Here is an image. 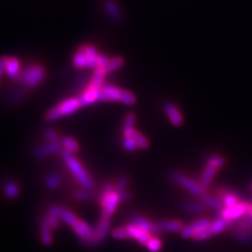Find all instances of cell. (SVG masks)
I'll use <instances>...</instances> for the list:
<instances>
[{
  "label": "cell",
  "instance_id": "6da1fadb",
  "mask_svg": "<svg viewBox=\"0 0 252 252\" xmlns=\"http://www.w3.org/2000/svg\"><path fill=\"white\" fill-rule=\"evenodd\" d=\"M61 158L64 161L65 164L68 165L73 175L75 176V177L81 186H82L84 189H88V190L94 187V182L91 179V176H88V174L83 168L82 164H81L77 158L74 157V154L72 152L65 150L61 151Z\"/></svg>",
  "mask_w": 252,
  "mask_h": 252
},
{
  "label": "cell",
  "instance_id": "7a4b0ae2",
  "mask_svg": "<svg viewBox=\"0 0 252 252\" xmlns=\"http://www.w3.org/2000/svg\"><path fill=\"white\" fill-rule=\"evenodd\" d=\"M136 100V96L130 92L121 90L112 84L104 83L100 88L99 101H120L126 105H133Z\"/></svg>",
  "mask_w": 252,
  "mask_h": 252
},
{
  "label": "cell",
  "instance_id": "3957f363",
  "mask_svg": "<svg viewBox=\"0 0 252 252\" xmlns=\"http://www.w3.org/2000/svg\"><path fill=\"white\" fill-rule=\"evenodd\" d=\"M82 104H81L80 98H71L62 101L60 104L50 109L49 112L46 114V120L47 121H56L60 119L63 116L72 115L75 113L77 109H79Z\"/></svg>",
  "mask_w": 252,
  "mask_h": 252
},
{
  "label": "cell",
  "instance_id": "277c9868",
  "mask_svg": "<svg viewBox=\"0 0 252 252\" xmlns=\"http://www.w3.org/2000/svg\"><path fill=\"white\" fill-rule=\"evenodd\" d=\"M46 76V70L42 65L33 64L25 68L20 73L17 79L18 82L22 85H25L27 88H32L38 85Z\"/></svg>",
  "mask_w": 252,
  "mask_h": 252
},
{
  "label": "cell",
  "instance_id": "5b68a950",
  "mask_svg": "<svg viewBox=\"0 0 252 252\" xmlns=\"http://www.w3.org/2000/svg\"><path fill=\"white\" fill-rule=\"evenodd\" d=\"M168 176H169L170 180H173L175 183L179 184L181 187H183L184 189H186L192 195L201 197L205 192V190L201 186V184L194 181L186 176H184L183 174L176 172V170H170V172L168 173Z\"/></svg>",
  "mask_w": 252,
  "mask_h": 252
},
{
  "label": "cell",
  "instance_id": "8992f818",
  "mask_svg": "<svg viewBox=\"0 0 252 252\" xmlns=\"http://www.w3.org/2000/svg\"><path fill=\"white\" fill-rule=\"evenodd\" d=\"M249 205H250L249 202L241 201L231 207H226V208L222 209L220 212V217L229 222L239 221L247 216L249 210Z\"/></svg>",
  "mask_w": 252,
  "mask_h": 252
},
{
  "label": "cell",
  "instance_id": "52a82bcc",
  "mask_svg": "<svg viewBox=\"0 0 252 252\" xmlns=\"http://www.w3.org/2000/svg\"><path fill=\"white\" fill-rule=\"evenodd\" d=\"M210 224H211V221L208 218L199 219L188 225H185L183 230L180 233L182 235V238L184 239H194L198 233L204 230V229L208 228Z\"/></svg>",
  "mask_w": 252,
  "mask_h": 252
},
{
  "label": "cell",
  "instance_id": "ba28073f",
  "mask_svg": "<svg viewBox=\"0 0 252 252\" xmlns=\"http://www.w3.org/2000/svg\"><path fill=\"white\" fill-rule=\"evenodd\" d=\"M184 227V223L179 220L157 222V223H153L151 233L158 234L161 232H181Z\"/></svg>",
  "mask_w": 252,
  "mask_h": 252
},
{
  "label": "cell",
  "instance_id": "9c48e42d",
  "mask_svg": "<svg viewBox=\"0 0 252 252\" xmlns=\"http://www.w3.org/2000/svg\"><path fill=\"white\" fill-rule=\"evenodd\" d=\"M74 231L76 232L78 238L87 245H95V229H92L85 222L78 221L77 223L73 226Z\"/></svg>",
  "mask_w": 252,
  "mask_h": 252
},
{
  "label": "cell",
  "instance_id": "30bf717a",
  "mask_svg": "<svg viewBox=\"0 0 252 252\" xmlns=\"http://www.w3.org/2000/svg\"><path fill=\"white\" fill-rule=\"evenodd\" d=\"M213 196L219 200L224 208H226V207H231L241 202L239 195H236V192L227 188H217L214 190Z\"/></svg>",
  "mask_w": 252,
  "mask_h": 252
},
{
  "label": "cell",
  "instance_id": "8fae6325",
  "mask_svg": "<svg viewBox=\"0 0 252 252\" xmlns=\"http://www.w3.org/2000/svg\"><path fill=\"white\" fill-rule=\"evenodd\" d=\"M163 109L168 117V119L173 125L175 126H181L184 122V118L182 113L180 112L179 107L175 105L172 102H165L163 105Z\"/></svg>",
  "mask_w": 252,
  "mask_h": 252
},
{
  "label": "cell",
  "instance_id": "7c38bea8",
  "mask_svg": "<svg viewBox=\"0 0 252 252\" xmlns=\"http://www.w3.org/2000/svg\"><path fill=\"white\" fill-rule=\"evenodd\" d=\"M110 225V217L102 216L99 220L97 226L95 228V245L102 243L105 240V238L108 234Z\"/></svg>",
  "mask_w": 252,
  "mask_h": 252
},
{
  "label": "cell",
  "instance_id": "4fadbf2b",
  "mask_svg": "<svg viewBox=\"0 0 252 252\" xmlns=\"http://www.w3.org/2000/svg\"><path fill=\"white\" fill-rule=\"evenodd\" d=\"M61 146V143H59L58 141L57 142H49L47 144L37 147L33 154L36 159H43L46 157H49L50 154H54L58 151H60Z\"/></svg>",
  "mask_w": 252,
  "mask_h": 252
},
{
  "label": "cell",
  "instance_id": "5bb4252c",
  "mask_svg": "<svg viewBox=\"0 0 252 252\" xmlns=\"http://www.w3.org/2000/svg\"><path fill=\"white\" fill-rule=\"evenodd\" d=\"M104 11L110 20L114 21L115 24H121L123 21V14L120 10V6L115 0H106L104 2Z\"/></svg>",
  "mask_w": 252,
  "mask_h": 252
},
{
  "label": "cell",
  "instance_id": "9a60e30c",
  "mask_svg": "<svg viewBox=\"0 0 252 252\" xmlns=\"http://www.w3.org/2000/svg\"><path fill=\"white\" fill-rule=\"evenodd\" d=\"M219 170L220 168L212 166L210 164H207L206 163L205 168L203 169V173L201 176V180H200V184H201V186L205 191L208 190V188L210 187V185L214 180V177H216L217 174L219 173Z\"/></svg>",
  "mask_w": 252,
  "mask_h": 252
},
{
  "label": "cell",
  "instance_id": "2e32d148",
  "mask_svg": "<svg viewBox=\"0 0 252 252\" xmlns=\"http://www.w3.org/2000/svg\"><path fill=\"white\" fill-rule=\"evenodd\" d=\"M129 234V239H135L142 245H146L147 242L151 239V233L142 230V229L136 226L135 224H129L126 227Z\"/></svg>",
  "mask_w": 252,
  "mask_h": 252
},
{
  "label": "cell",
  "instance_id": "e0dca14e",
  "mask_svg": "<svg viewBox=\"0 0 252 252\" xmlns=\"http://www.w3.org/2000/svg\"><path fill=\"white\" fill-rule=\"evenodd\" d=\"M200 200H201V202L206 206V208H209L212 211L220 213L221 210L224 208L223 205L221 204L219 200L213 195L209 194L208 191H205L204 194L200 197Z\"/></svg>",
  "mask_w": 252,
  "mask_h": 252
},
{
  "label": "cell",
  "instance_id": "ac0fdd59",
  "mask_svg": "<svg viewBox=\"0 0 252 252\" xmlns=\"http://www.w3.org/2000/svg\"><path fill=\"white\" fill-rule=\"evenodd\" d=\"M99 95H100V88H95L88 86L87 90L84 94L80 96V101L82 106L93 104V103L99 101Z\"/></svg>",
  "mask_w": 252,
  "mask_h": 252
},
{
  "label": "cell",
  "instance_id": "d6986e66",
  "mask_svg": "<svg viewBox=\"0 0 252 252\" xmlns=\"http://www.w3.org/2000/svg\"><path fill=\"white\" fill-rule=\"evenodd\" d=\"M20 62L16 57L7 58L5 65V74L11 79H18L20 75Z\"/></svg>",
  "mask_w": 252,
  "mask_h": 252
},
{
  "label": "cell",
  "instance_id": "ffe728a7",
  "mask_svg": "<svg viewBox=\"0 0 252 252\" xmlns=\"http://www.w3.org/2000/svg\"><path fill=\"white\" fill-rule=\"evenodd\" d=\"M120 202V198L119 195L117 192H113L112 195L109 196V198L106 200L105 204L103 205V211H102V216H106V217H110L112 214L115 212L118 204Z\"/></svg>",
  "mask_w": 252,
  "mask_h": 252
},
{
  "label": "cell",
  "instance_id": "44dd1931",
  "mask_svg": "<svg viewBox=\"0 0 252 252\" xmlns=\"http://www.w3.org/2000/svg\"><path fill=\"white\" fill-rule=\"evenodd\" d=\"M231 226H232V222H229L223 218L219 217L218 219L211 222L209 228L212 235H216V234L222 233L224 230H226L227 228H230Z\"/></svg>",
  "mask_w": 252,
  "mask_h": 252
},
{
  "label": "cell",
  "instance_id": "7402d4cb",
  "mask_svg": "<svg viewBox=\"0 0 252 252\" xmlns=\"http://www.w3.org/2000/svg\"><path fill=\"white\" fill-rule=\"evenodd\" d=\"M41 241L46 246H50L53 243L51 236V227L49 223L48 218H44L41 221Z\"/></svg>",
  "mask_w": 252,
  "mask_h": 252
},
{
  "label": "cell",
  "instance_id": "603a6c76",
  "mask_svg": "<svg viewBox=\"0 0 252 252\" xmlns=\"http://www.w3.org/2000/svg\"><path fill=\"white\" fill-rule=\"evenodd\" d=\"M107 71L105 68H99L97 70H95L94 75L92 77V80L88 86L91 87H95V88H101L102 85L104 84L103 83V80H104L105 76L107 75Z\"/></svg>",
  "mask_w": 252,
  "mask_h": 252
},
{
  "label": "cell",
  "instance_id": "cb8c5ba5",
  "mask_svg": "<svg viewBox=\"0 0 252 252\" xmlns=\"http://www.w3.org/2000/svg\"><path fill=\"white\" fill-rule=\"evenodd\" d=\"M73 63L78 69L86 68V64H87L86 55H85L84 50H82V48H81V47L77 50L75 55H74V57H73Z\"/></svg>",
  "mask_w": 252,
  "mask_h": 252
},
{
  "label": "cell",
  "instance_id": "d4e9b609",
  "mask_svg": "<svg viewBox=\"0 0 252 252\" xmlns=\"http://www.w3.org/2000/svg\"><path fill=\"white\" fill-rule=\"evenodd\" d=\"M183 209L185 212L191 213V214H197L201 213L206 209V206L200 201V202H188L183 206Z\"/></svg>",
  "mask_w": 252,
  "mask_h": 252
},
{
  "label": "cell",
  "instance_id": "484cf974",
  "mask_svg": "<svg viewBox=\"0 0 252 252\" xmlns=\"http://www.w3.org/2000/svg\"><path fill=\"white\" fill-rule=\"evenodd\" d=\"M132 224H135L136 226H138L139 228H141V229H142V230H144V231H147V232H150V233L152 232L153 223H151V222H150L147 219H145V218H143V217L137 216V217L133 218ZM151 234H152V233H151Z\"/></svg>",
  "mask_w": 252,
  "mask_h": 252
},
{
  "label": "cell",
  "instance_id": "4316f807",
  "mask_svg": "<svg viewBox=\"0 0 252 252\" xmlns=\"http://www.w3.org/2000/svg\"><path fill=\"white\" fill-rule=\"evenodd\" d=\"M61 145L64 147L65 151H69L70 152L74 153L79 151V144L76 140H74L71 137H63L61 138Z\"/></svg>",
  "mask_w": 252,
  "mask_h": 252
},
{
  "label": "cell",
  "instance_id": "83f0119b",
  "mask_svg": "<svg viewBox=\"0 0 252 252\" xmlns=\"http://www.w3.org/2000/svg\"><path fill=\"white\" fill-rule=\"evenodd\" d=\"M3 190H4L5 196H6L7 198H11V199L17 198V197L19 196V192H20L18 184H16L15 182H9V183H6V184L4 185Z\"/></svg>",
  "mask_w": 252,
  "mask_h": 252
},
{
  "label": "cell",
  "instance_id": "f1b7e54d",
  "mask_svg": "<svg viewBox=\"0 0 252 252\" xmlns=\"http://www.w3.org/2000/svg\"><path fill=\"white\" fill-rule=\"evenodd\" d=\"M60 220L63 221L65 224L71 225V226H74L79 221V219L76 217V214H74L72 211H70L69 209H65V208H62V210H61Z\"/></svg>",
  "mask_w": 252,
  "mask_h": 252
},
{
  "label": "cell",
  "instance_id": "f546056e",
  "mask_svg": "<svg viewBox=\"0 0 252 252\" xmlns=\"http://www.w3.org/2000/svg\"><path fill=\"white\" fill-rule=\"evenodd\" d=\"M207 164L216 166L218 168H223L226 165V159L221 154H211L206 160Z\"/></svg>",
  "mask_w": 252,
  "mask_h": 252
},
{
  "label": "cell",
  "instance_id": "4dcf8cb0",
  "mask_svg": "<svg viewBox=\"0 0 252 252\" xmlns=\"http://www.w3.org/2000/svg\"><path fill=\"white\" fill-rule=\"evenodd\" d=\"M124 65V59L122 57H113L110 58L108 64L105 66L107 73H112L114 71H117L118 69L122 68Z\"/></svg>",
  "mask_w": 252,
  "mask_h": 252
},
{
  "label": "cell",
  "instance_id": "1f68e13d",
  "mask_svg": "<svg viewBox=\"0 0 252 252\" xmlns=\"http://www.w3.org/2000/svg\"><path fill=\"white\" fill-rule=\"evenodd\" d=\"M131 138L136 141L138 148H141V150H147V148L150 147V142H148V140L144 136L141 135L140 132H138L136 129L133 130Z\"/></svg>",
  "mask_w": 252,
  "mask_h": 252
},
{
  "label": "cell",
  "instance_id": "d6a6232c",
  "mask_svg": "<svg viewBox=\"0 0 252 252\" xmlns=\"http://www.w3.org/2000/svg\"><path fill=\"white\" fill-rule=\"evenodd\" d=\"M115 191V185L113 183H108L105 185V187L103 188L102 190V194H101V197H100V200H99V204L101 206H103L105 204L106 200L109 198V196L113 194V192Z\"/></svg>",
  "mask_w": 252,
  "mask_h": 252
},
{
  "label": "cell",
  "instance_id": "836d02e7",
  "mask_svg": "<svg viewBox=\"0 0 252 252\" xmlns=\"http://www.w3.org/2000/svg\"><path fill=\"white\" fill-rule=\"evenodd\" d=\"M26 90L25 88H17V90H15L9 98V104H16L17 102H19L21 99H24V97L25 96Z\"/></svg>",
  "mask_w": 252,
  "mask_h": 252
},
{
  "label": "cell",
  "instance_id": "e575fe53",
  "mask_svg": "<svg viewBox=\"0 0 252 252\" xmlns=\"http://www.w3.org/2000/svg\"><path fill=\"white\" fill-rule=\"evenodd\" d=\"M61 183V177L58 175H50L47 177L46 185L49 189H55L57 188Z\"/></svg>",
  "mask_w": 252,
  "mask_h": 252
},
{
  "label": "cell",
  "instance_id": "d590c367",
  "mask_svg": "<svg viewBox=\"0 0 252 252\" xmlns=\"http://www.w3.org/2000/svg\"><path fill=\"white\" fill-rule=\"evenodd\" d=\"M145 246L151 252H159L162 249V242L160 239L151 236V239L147 242Z\"/></svg>",
  "mask_w": 252,
  "mask_h": 252
},
{
  "label": "cell",
  "instance_id": "8d00e7d4",
  "mask_svg": "<svg viewBox=\"0 0 252 252\" xmlns=\"http://www.w3.org/2000/svg\"><path fill=\"white\" fill-rule=\"evenodd\" d=\"M74 197H75L77 200H79V201H92V200L95 199V195L88 191V189L77 191L75 192Z\"/></svg>",
  "mask_w": 252,
  "mask_h": 252
},
{
  "label": "cell",
  "instance_id": "74e56055",
  "mask_svg": "<svg viewBox=\"0 0 252 252\" xmlns=\"http://www.w3.org/2000/svg\"><path fill=\"white\" fill-rule=\"evenodd\" d=\"M127 185H128V177L126 176H122L115 185V192H117V194H121V192L126 190Z\"/></svg>",
  "mask_w": 252,
  "mask_h": 252
},
{
  "label": "cell",
  "instance_id": "f35d334b",
  "mask_svg": "<svg viewBox=\"0 0 252 252\" xmlns=\"http://www.w3.org/2000/svg\"><path fill=\"white\" fill-rule=\"evenodd\" d=\"M112 235L114 239H118V240H124V239H129V234L127 229L126 227H122V228H117L115 230H113Z\"/></svg>",
  "mask_w": 252,
  "mask_h": 252
},
{
  "label": "cell",
  "instance_id": "ab89813d",
  "mask_svg": "<svg viewBox=\"0 0 252 252\" xmlns=\"http://www.w3.org/2000/svg\"><path fill=\"white\" fill-rule=\"evenodd\" d=\"M43 135H44V137H46L49 140V142H57L58 138H59L57 131H55L54 129H51V128H46V129H44L43 130Z\"/></svg>",
  "mask_w": 252,
  "mask_h": 252
},
{
  "label": "cell",
  "instance_id": "60d3db41",
  "mask_svg": "<svg viewBox=\"0 0 252 252\" xmlns=\"http://www.w3.org/2000/svg\"><path fill=\"white\" fill-rule=\"evenodd\" d=\"M123 146L125 147V150H127L128 151H133L138 148V145L136 143V141L132 138H124L123 140Z\"/></svg>",
  "mask_w": 252,
  "mask_h": 252
},
{
  "label": "cell",
  "instance_id": "b9f144b4",
  "mask_svg": "<svg viewBox=\"0 0 252 252\" xmlns=\"http://www.w3.org/2000/svg\"><path fill=\"white\" fill-rule=\"evenodd\" d=\"M211 236H213V235H212V233L210 231V228L208 227V228L204 229V230H202L200 233H198L194 238V240L195 241H205L207 239L211 238Z\"/></svg>",
  "mask_w": 252,
  "mask_h": 252
},
{
  "label": "cell",
  "instance_id": "7bdbcfd3",
  "mask_svg": "<svg viewBox=\"0 0 252 252\" xmlns=\"http://www.w3.org/2000/svg\"><path fill=\"white\" fill-rule=\"evenodd\" d=\"M136 123V115L133 113H128L125 117V122H124V128H129L133 127Z\"/></svg>",
  "mask_w": 252,
  "mask_h": 252
},
{
  "label": "cell",
  "instance_id": "ee69618b",
  "mask_svg": "<svg viewBox=\"0 0 252 252\" xmlns=\"http://www.w3.org/2000/svg\"><path fill=\"white\" fill-rule=\"evenodd\" d=\"M61 210H62L61 207H59V206H57V205H53V206L50 207L48 212H49V216H50V217H54V218L60 219Z\"/></svg>",
  "mask_w": 252,
  "mask_h": 252
},
{
  "label": "cell",
  "instance_id": "f6af8a7d",
  "mask_svg": "<svg viewBox=\"0 0 252 252\" xmlns=\"http://www.w3.org/2000/svg\"><path fill=\"white\" fill-rule=\"evenodd\" d=\"M6 56H1L0 57V78H1L2 74L5 73V65H6V61H7Z\"/></svg>",
  "mask_w": 252,
  "mask_h": 252
},
{
  "label": "cell",
  "instance_id": "bcb514c9",
  "mask_svg": "<svg viewBox=\"0 0 252 252\" xmlns=\"http://www.w3.org/2000/svg\"><path fill=\"white\" fill-rule=\"evenodd\" d=\"M118 195H119L120 201H122V202H128L131 199V194L127 190H125V191L121 192V194H118Z\"/></svg>",
  "mask_w": 252,
  "mask_h": 252
},
{
  "label": "cell",
  "instance_id": "7dc6e473",
  "mask_svg": "<svg viewBox=\"0 0 252 252\" xmlns=\"http://www.w3.org/2000/svg\"><path fill=\"white\" fill-rule=\"evenodd\" d=\"M48 221L50 225L51 228H57L59 226V219L58 218H54V217H48Z\"/></svg>",
  "mask_w": 252,
  "mask_h": 252
},
{
  "label": "cell",
  "instance_id": "c3c4849f",
  "mask_svg": "<svg viewBox=\"0 0 252 252\" xmlns=\"http://www.w3.org/2000/svg\"><path fill=\"white\" fill-rule=\"evenodd\" d=\"M247 217L252 220V203H250V205H249V210L247 213Z\"/></svg>",
  "mask_w": 252,
  "mask_h": 252
},
{
  "label": "cell",
  "instance_id": "681fc988",
  "mask_svg": "<svg viewBox=\"0 0 252 252\" xmlns=\"http://www.w3.org/2000/svg\"><path fill=\"white\" fill-rule=\"evenodd\" d=\"M251 188H252V186H251Z\"/></svg>",
  "mask_w": 252,
  "mask_h": 252
}]
</instances>
